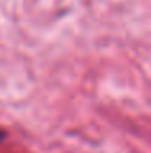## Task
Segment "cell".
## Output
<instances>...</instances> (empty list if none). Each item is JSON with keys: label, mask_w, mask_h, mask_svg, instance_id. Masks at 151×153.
I'll return each instance as SVG.
<instances>
[{"label": "cell", "mask_w": 151, "mask_h": 153, "mask_svg": "<svg viewBox=\"0 0 151 153\" xmlns=\"http://www.w3.org/2000/svg\"><path fill=\"white\" fill-rule=\"evenodd\" d=\"M3 137H5V134H3V132H0V140H2Z\"/></svg>", "instance_id": "cell-1"}]
</instances>
